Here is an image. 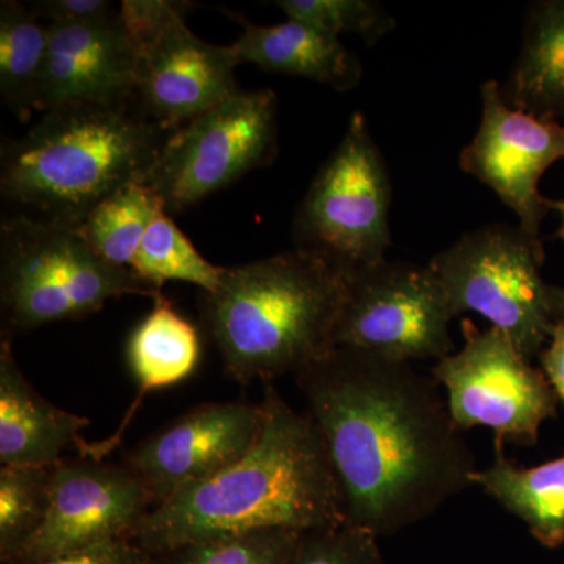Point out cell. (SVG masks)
I'll list each match as a JSON object with an SVG mask.
<instances>
[{
    "mask_svg": "<svg viewBox=\"0 0 564 564\" xmlns=\"http://www.w3.org/2000/svg\"><path fill=\"white\" fill-rule=\"evenodd\" d=\"M295 380L332 463L348 524L389 536L475 486L474 452L432 373L337 347Z\"/></svg>",
    "mask_w": 564,
    "mask_h": 564,
    "instance_id": "6da1fadb",
    "label": "cell"
},
{
    "mask_svg": "<svg viewBox=\"0 0 564 564\" xmlns=\"http://www.w3.org/2000/svg\"><path fill=\"white\" fill-rule=\"evenodd\" d=\"M263 426L239 462L155 505L133 541L151 554L215 538L344 524L343 499L321 434L273 386Z\"/></svg>",
    "mask_w": 564,
    "mask_h": 564,
    "instance_id": "7a4b0ae2",
    "label": "cell"
},
{
    "mask_svg": "<svg viewBox=\"0 0 564 564\" xmlns=\"http://www.w3.org/2000/svg\"><path fill=\"white\" fill-rule=\"evenodd\" d=\"M173 132L137 102L58 107L3 141L0 193L21 214L77 228L111 193L143 181Z\"/></svg>",
    "mask_w": 564,
    "mask_h": 564,
    "instance_id": "3957f363",
    "label": "cell"
},
{
    "mask_svg": "<svg viewBox=\"0 0 564 564\" xmlns=\"http://www.w3.org/2000/svg\"><path fill=\"white\" fill-rule=\"evenodd\" d=\"M345 280L302 251L229 267L202 296V318L239 383L296 375L334 350Z\"/></svg>",
    "mask_w": 564,
    "mask_h": 564,
    "instance_id": "277c9868",
    "label": "cell"
},
{
    "mask_svg": "<svg viewBox=\"0 0 564 564\" xmlns=\"http://www.w3.org/2000/svg\"><path fill=\"white\" fill-rule=\"evenodd\" d=\"M162 291L104 261L76 228L18 214L0 225L2 339L51 323L80 321L124 295Z\"/></svg>",
    "mask_w": 564,
    "mask_h": 564,
    "instance_id": "5b68a950",
    "label": "cell"
},
{
    "mask_svg": "<svg viewBox=\"0 0 564 564\" xmlns=\"http://www.w3.org/2000/svg\"><path fill=\"white\" fill-rule=\"evenodd\" d=\"M392 184L366 117L355 111L293 218L295 250L347 278L386 261Z\"/></svg>",
    "mask_w": 564,
    "mask_h": 564,
    "instance_id": "8992f818",
    "label": "cell"
},
{
    "mask_svg": "<svg viewBox=\"0 0 564 564\" xmlns=\"http://www.w3.org/2000/svg\"><path fill=\"white\" fill-rule=\"evenodd\" d=\"M543 242L519 226L489 225L464 234L426 265L443 284L455 317L480 314L532 359L556 321L541 278Z\"/></svg>",
    "mask_w": 564,
    "mask_h": 564,
    "instance_id": "52a82bcc",
    "label": "cell"
},
{
    "mask_svg": "<svg viewBox=\"0 0 564 564\" xmlns=\"http://www.w3.org/2000/svg\"><path fill=\"white\" fill-rule=\"evenodd\" d=\"M188 7L169 0H124L120 7L137 50V106L172 132L239 93L231 44L196 36L185 24Z\"/></svg>",
    "mask_w": 564,
    "mask_h": 564,
    "instance_id": "ba28073f",
    "label": "cell"
},
{
    "mask_svg": "<svg viewBox=\"0 0 564 564\" xmlns=\"http://www.w3.org/2000/svg\"><path fill=\"white\" fill-rule=\"evenodd\" d=\"M276 150V95L239 91L174 131L141 182L180 214L269 165Z\"/></svg>",
    "mask_w": 564,
    "mask_h": 564,
    "instance_id": "9c48e42d",
    "label": "cell"
},
{
    "mask_svg": "<svg viewBox=\"0 0 564 564\" xmlns=\"http://www.w3.org/2000/svg\"><path fill=\"white\" fill-rule=\"evenodd\" d=\"M463 347L436 361L432 377L462 432L488 426L499 443L530 447L554 417L558 397L543 370L534 369L500 329L463 321Z\"/></svg>",
    "mask_w": 564,
    "mask_h": 564,
    "instance_id": "30bf717a",
    "label": "cell"
},
{
    "mask_svg": "<svg viewBox=\"0 0 564 564\" xmlns=\"http://www.w3.org/2000/svg\"><path fill=\"white\" fill-rule=\"evenodd\" d=\"M344 280L334 347L411 364L454 352V311L429 265L386 259Z\"/></svg>",
    "mask_w": 564,
    "mask_h": 564,
    "instance_id": "8fae6325",
    "label": "cell"
},
{
    "mask_svg": "<svg viewBox=\"0 0 564 564\" xmlns=\"http://www.w3.org/2000/svg\"><path fill=\"white\" fill-rule=\"evenodd\" d=\"M152 508L150 492L124 464L87 455L62 458L54 466L44 522L9 564H33L107 541L133 540Z\"/></svg>",
    "mask_w": 564,
    "mask_h": 564,
    "instance_id": "7c38bea8",
    "label": "cell"
},
{
    "mask_svg": "<svg viewBox=\"0 0 564 564\" xmlns=\"http://www.w3.org/2000/svg\"><path fill=\"white\" fill-rule=\"evenodd\" d=\"M562 159L564 122L508 106L497 80L481 85L480 126L459 154V166L492 188L534 240H541V223L551 210L540 192L541 177Z\"/></svg>",
    "mask_w": 564,
    "mask_h": 564,
    "instance_id": "4fadbf2b",
    "label": "cell"
},
{
    "mask_svg": "<svg viewBox=\"0 0 564 564\" xmlns=\"http://www.w3.org/2000/svg\"><path fill=\"white\" fill-rule=\"evenodd\" d=\"M262 426V402L203 403L137 445L122 464L155 507L239 462Z\"/></svg>",
    "mask_w": 564,
    "mask_h": 564,
    "instance_id": "5bb4252c",
    "label": "cell"
},
{
    "mask_svg": "<svg viewBox=\"0 0 564 564\" xmlns=\"http://www.w3.org/2000/svg\"><path fill=\"white\" fill-rule=\"evenodd\" d=\"M39 110L73 104L135 102L137 50L121 18L104 24H50Z\"/></svg>",
    "mask_w": 564,
    "mask_h": 564,
    "instance_id": "9a60e30c",
    "label": "cell"
},
{
    "mask_svg": "<svg viewBox=\"0 0 564 564\" xmlns=\"http://www.w3.org/2000/svg\"><path fill=\"white\" fill-rule=\"evenodd\" d=\"M90 419L47 402L29 383L11 351L9 339L0 343V464L2 466H54L69 445L87 444L82 430Z\"/></svg>",
    "mask_w": 564,
    "mask_h": 564,
    "instance_id": "2e32d148",
    "label": "cell"
},
{
    "mask_svg": "<svg viewBox=\"0 0 564 564\" xmlns=\"http://www.w3.org/2000/svg\"><path fill=\"white\" fill-rule=\"evenodd\" d=\"M239 20L243 32L231 44L237 65L252 63L267 73L304 77L340 93L361 84V61L337 36L302 21L256 25Z\"/></svg>",
    "mask_w": 564,
    "mask_h": 564,
    "instance_id": "e0dca14e",
    "label": "cell"
},
{
    "mask_svg": "<svg viewBox=\"0 0 564 564\" xmlns=\"http://www.w3.org/2000/svg\"><path fill=\"white\" fill-rule=\"evenodd\" d=\"M502 95L508 106L544 120L564 118V0L536 3Z\"/></svg>",
    "mask_w": 564,
    "mask_h": 564,
    "instance_id": "ac0fdd59",
    "label": "cell"
},
{
    "mask_svg": "<svg viewBox=\"0 0 564 564\" xmlns=\"http://www.w3.org/2000/svg\"><path fill=\"white\" fill-rule=\"evenodd\" d=\"M474 485L521 519L544 547L564 543V456L536 467L516 466L505 456L503 444L496 441L494 462L478 469Z\"/></svg>",
    "mask_w": 564,
    "mask_h": 564,
    "instance_id": "d6986e66",
    "label": "cell"
},
{
    "mask_svg": "<svg viewBox=\"0 0 564 564\" xmlns=\"http://www.w3.org/2000/svg\"><path fill=\"white\" fill-rule=\"evenodd\" d=\"M202 355L196 326L173 310L163 293L154 310L133 329L128 343L129 369L140 388V399L155 389L187 380Z\"/></svg>",
    "mask_w": 564,
    "mask_h": 564,
    "instance_id": "ffe728a7",
    "label": "cell"
},
{
    "mask_svg": "<svg viewBox=\"0 0 564 564\" xmlns=\"http://www.w3.org/2000/svg\"><path fill=\"white\" fill-rule=\"evenodd\" d=\"M32 9L14 0L0 3V98L22 121L39 110L50 33Z\"/></svg>",
    "mask_w": 564,
    "mask_h": 564,
    "instance_id": "44dd1931",
    "label": "cell"
},
{
    "mask_svg": "<svg viewBox=\"0 0 564 564\" xmlns=\"http://www.w3.org/2000/svg\"><path fill=\"white\" fill-rule=\"evenodd\" d=\"M162 207L165 209L143 182H129L102 199L76 231L104 261L129 269L144 232Z\"/></svg>",
    "mask_w": 564,
    "mask_h": 564,
    "instance_id": "7402d4cb",
    "label": "cell"
},
{
    "mask_svg": "<svg viewBox=\"0 0 564 564\" xmlns=\"http://www.w3.org/2000/svg\"><path fill=\"white\" fill-rule=\"evenodd\" d=\"M129 269L159 291L163 282L184 281L206 293L217 291L225 273V267L214 265L196 250L163 207L144 232Z\"/></svg>",
    "mask_w": 564,
    "mask_h": 564,
    "instance_id": "603a6c76",
    "label": "cell"
},
{
    "mask_svg": "<svg viewBox=\"0 0 564 564\" xmlns=\"http://www.w3.org/2000/svg\"><path fill=\"white\" fill-rule=\"evenodd\" d=\"M54 466L0 467V563L9 564L43 524Z\"/></svg>",
    "mask_w": 564,
    "mask_h": 564,
    "instance_id": "cb8c5ba5",
    "label": "cell"
},
{
    "mask_svg": "<svg viewBox=\"0 0 564 564\" xmlns=\"http://www.w3.org/2000/svg\"><path fill=\"white\" fill-rule=\"evenodd\" d=\"M263 530L182 545L161 555L162 564H289L300 534Z\"/></svg>",
    "mask_w": 564,
    "mask_h": 564,
    "instance_id": "d4e9b609",
    "label": "cell"
},
{
    "mask_svg": "<svg viewBox=\"0 0 564 564\" xmlns=\"http://www.w3.org/2000/svg\"><path fill=\"white\" fill-rule=\"evenodd\" d=\"M288 20L306 22L339 39L340 33L361 36L369 46L395 29L397 22L375 0H280Z\"/></svg>",
    "mask_w": 564,
    "mask_h": 564,
    "instance_id": "484cf974",
    "label": "cell"
},
{
    "mask_svg": "<svg viewBox=\"0 0 564 564\" xmlns=\"http://www.w3.org/2000/svg\"><path fill=\"white\" fill-rule=\"evenodd\" d=\"M289 564H386L377 534L344 524L300 534Z\"/></svg>",
    "mask_w": 564,
    "mask_h": 564,
    "instance_id": "4316f807",
    "label": "cell"
},
{
    "mask_svg": "<svg viewBox=\"0 0 564 564\" xmlns=\"http://www.w3.org/2000/svg\"><path fill=\"white\" fill-rule=\"evenodd\" d=\"M33 564H162V558L133 540H115Z\"/></svg>",
    "mask_w": 564,
    "mask_h": 564,
    "instance_id": "83f0119b",
    "label": "cell"
},
{
    "mask_svg": "<svg viewBox=\"0 0 564 564\" xmlns=\"http://www.w3.org/2000/svg\"><path fill=\"white\" fill-rule=\"evenodd\" d=\"M32 11L50 24H104L120 20V10L106 0H41Z\"/></svg>",
    "mask_w": 564,
    "mask_h": 564,
    "instance_id": "f1b7e54d",
    "label": "cell"
},
{
    "mask_svg": "<svg viewBox=\"0 0 564 564\" xmlns=\"http://www.w3.org/2000/svg\"><path fill=\"white\" fill-rule=\"evenodd\" d=\"M541 367L564 406V315L556 318L547 344L540 352Z\"/></svg>",
    "mask_w": 564,
    "mask_h": 564,
    "instance_id": "f546056e",
    "label": "cell"
},
{
    "mask_svg": "<svg viewBox=\"0 0 564 564\" xmlns=\"http://www.w3.org/2000/svg\"><path fill=\"white\" fill-rule=\"evenodd\" d=\"M549 299H551L552 311L555 318L564 315V288L560 285H549Z\"/></svg>",
    "mask_w": 564,
    "mask_h": 564,
    "instance_id": "4dcf8cb0",
    "label": "cell"
},
{
    "mask_svg": "<svg viewBox=\"0 0 564 564\" xmlns=\"http://www.w3.org/2000/svg\"><path fill=\"white\" fill-rule=\"evenodd\" d=\"M547 206L551 210H556L562 217V221H560L558 229L554 234V239L562 240L564 242V199L562 202H555V199H547Z\"/></svg>",
    "mask_w": 564,
    "mask_h": 564,
    "instance_id": "1f68e13d",
    "label": "cell"
}]
</instances>
